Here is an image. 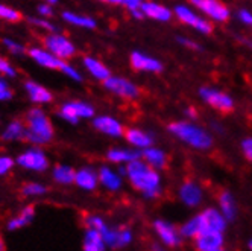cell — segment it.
<instances>
[{
  "label": "cell",
  "instance_id": "484cf974",
  "mask_svg": "<svg viewBox=\"0 0 252 251\" xmlns=\"http://www.w3.org/2000/svg\"><path fill=\"white\" fill-rule=\"evenodd\" d=\"M219 206H220V212L222 215L226 218L228 222L236 219V215H237V207H236V201H234L231 192L223 190L219 196Z\"/></svg>",
  "mask_w": 252,
  "mask_h": 251
},
{
  "label": "cell",
  "instance_id": "f6af8a7d",
  "mask_svg": "<svg viewBox=\"0 0 252 251\" xmlns=\"http://www.w3.org/2000/svg\"><path fill=\"white\" fill-rule=\"evenodd\" d=\"M11 96H12V93L9 90L8 84L3 79H0V101H8Z\"/></svg>",
  "mask_w": 252,
  "mask_h": 251
},
{
  "label": "cell",
  "instance_id": "74e56055",
  "mask_svg": "<svg viewBox=\"0 0 252 251\" xmlns=\"http://www.w3.org/2000/svg\"><path fill=\"white\" fill-rule=\"evenodd\" d=\"M87 225H88L90 228H96V230H99L100 233L108 227V225L105 224V221H103L102 218H99V216H88V218H87Z\"/></svg>",
  "mask_w": 252,
  "mask_h": 251
},
{
  "label": "cell",
  "instance_id": "8d00e7d4",
  "mask_svg": "<svg viewBox=\"0 0 252 251\" xmlns=\"http://www.w3.org/2000/svg\"><path fill=\"white\" fill-rule=\"evenodd\" d=\"M3 44L6 46V49H8L11 53H14V55H23V53H25V47H23L22 44H19L17 41H14V40L5 38V40H3Z\"/></svg>",
  "mask_w": 252,
  "mask_h": 251
},
{
  "label": "cell",
  "instance_id": "ba28073f",
  "mask_svg": "<svg viewBox=\"0 0 252 251\" xmlns=\"http://www.w3.org/2000/svg\"><path fill=\"white\" fill-rule=\"evenodd\" d=\"M103 85L114 95L125 98V99H135L140 95L138 87L131 82L129 79L119 78V76H110L103 81Z\"/></svg>",
  "mask_w": 252,
  "mask_h": 251
},
{
  "label": "cell",
  "instance_id": "e0dca14e",
  "mask_svg": "<svg viewBox=\"0 0 252 251\" xmlns=\"http://www.w3.org/2000/svg\"><path fill=\"white\" fill-rule=\"evenodd\" d=\"M204 192L199 184L194 181H186L181 189H179V200H181L189 207H196L202 203Z\"/></svg>",
  "mask_w": 252,
  "mask_h": 251
},
{
  "label": "cell",
  "instance_id": "cb8c5ba5",
  "mask_svg": "<svg viewBox=\"0 0 252 251\" xmlns=\"http://www.w3.org/2000/svg\"><path fill=\"white\" fill-rule=\"evenodd\" d=\"M106 248V244L103 241L102 233L96 228H90L85 231L84 236V250L87 251H103Z\"/></svg>",
  "mask_w": 252,
  "mask_h": 251
},
{
  "label": "cell",
  "instance_id": "681fc988",
  "mask_svg": "<svg viewBox=\"0 0 252 251\" xmlns=\"http://www.w3.org/2000/svg\"><path fill=\"white\" fill-rule=\"evenodd\" d=\"M46 3H49V5H55V3H58V0H46Z\"/></svg>",
  "mask_w": 252,
  "mask_h": 251
},
{
  "label": "cell",
  "instance_id": "44dd1931",
  "mask_svg": "<svg viewBox=\"0 0 252 251\" xmlns=\"http://www.w3.org/2000/svg\"><path fill=\"white\" fill-rule=\"evenodd\" d=\"M141 157H143V160H145L148 165H151L155 169H164L166 165H167V155L161 149L154 148V146H149V148L143 149Z\"/></svg>",
  "mask_w": 252,
  "mask_h": 251
},
{
  "label": "cell",
  "instance_id": "f907efd6",
  "mask_svg": "<svg viewBox=\"0 0 252 251\" xmlns=\"http://www.w3.org/2000/svg\"><path fill=\"white\" fill-rule=\"evenodd\" d=\"M248 247H249V248H251V250H252V239H251V241H249V244H248Z\"/></svg>",
  "mask_w": 252,
  "mask_h": 251
},
{
  "label": "cell",
  "instance_id": "60d3db41",
  "mask_svg": "<svg viewBox=\"0 0 252 251\" xmlns=\"http://www.w3.org/2000/svg\"><path fill=\"white\" fill-rule=\"evenodd\" d=\"M0 73H3V75H8V76H15V69L11 66V63L3 58V57H0Z\"/></svg>",
  "mask_w": 252,
  "mask_h": 251
},
{
  "label": "cell",
  "instance_id": "30bf717a",
  "mask_svg": "<svg viewBox=\"0 0 252 251\" xmlns=\"http://www.w3.org/2000/svg\"><path fill=\"white\" fill-rule=\"evenodd\" d=\"M44 46L47 50H50L52 53H55L57 57L63 58V60H68L75 55V46L71 44L65 37L58 34H50L44 38Z\"/></svg>",
  "mask_w": 252,
  "mask_h": 251
},
{
  "label": "cell",
  "instance_id": "f35d334b",
  "mask_svg": "<svg viewBox=\"0 0 252 251\" xmlns=\"http://www.w3.org/2000/svg\"><path fill=\"white\" fill-rule=\"evenodd\" d=\"M63 73L65 75V76H68L70 79H73V81H81L82 79V76H81V73L79 72L73 67V66H70V64H67L65 63V66L63 67Z\"/></svg>",
  "mask_w": 252,
  "mask_h": 251
},
{
  "label": "cell",
  "instance_id": "603a6c76",
  "mask_svg": "<svg viewBox=\"0 0 252 251\" xmlns=\"http://www.w3.org/2000/svg\"><path fill=\"white\" fill-rule=\"evenodd\" d=\"M25 88L26 92L31 98L32 102H37V104H47L52 101V93L47 90V88H44L41 84L38 82H33V81H28L25 84Z\"/></svg>",
  "mask_w": 252,
  "mask_h": 251
},
{
  "label": "cell",
  "instance_id": "9a60e30c",
  "mask_svg": "<svg viewBox=\"0 0 252 251\" xmlns=\"http://www.w3.org/2000/svg\"><path fill=\"white\" fill-rule=\"evenodd\" d=\"M103 241L106 244V247L111 248H120V247H126L132 242V231L129 228H110L106 227L102 231Z\"/></svg>",
  "mask_w": 252,
  "mask_h": 251
},
{
  "label": "cell",
  "instance_id": "7402d4cb",
  "mask_svg": "<svg viewBox=\"0 0 252 251\" xmlns=\"http://www.w3.org/2000/svg\"><path fill=\"white\" fill-rule=\"evenodd\" d=\"M99 181V175L90 168H82L76 172L75 183L84 190H94Z\"/></svg>",
  "mask_w": 252,
  "mask_h": 251
},
{
  "label": "cell",
  "instance_id": "d6a6232c",
  "mask_svg": "<svg viewBox=\"0 0 252 251\" xmlns=\"http://www.w3.org/2000/svg\"><path fill=\"white\" fill-rule=\"evenodd\" d=\"M201 230V222H199V216H193L191 219H189L186 224H183V227L179 228V233H181L183 238L187 239H194L197 236V233Z\"/></svg>",
  "mask_w": 252,
  "mask_h": 251
},
{
  "label": "cell",
  "instance_id": "f546056e",
  "mask_svg": "<svg viewBox=\"0 0 252 251\" xmlns=\"http://www.w3.org/2000/svg\"><path fill=\"white\" fill-rule=\"evenodd\" d=\"M53 180L60 184H71L75 183V177H76V171L70 166L65 165H60L53 169Z\"/></svg>",
  "mask_w": 252,
  "mask_h": 251
},
{
  "label": "cell",
  "instance_id": "ee69618b",
  "mask_svg": "<svg viewBox=\"0 0 252 251\" xmlns=\"http://www.w3.org/2000/svg\"><path fill=\"white\" fill-rule=\"evenodd\" d=\"M237 17H239V20H240L243 25H246V26H252V12H251V11L242 9V11H239Z\"/></svg>",
  "mask_w": 252,
  "mask_h": 251
},
{
  "label": "cell",
  "instance_id": "5bb4252c",
  "mask_svg": "<svg viewBox=\"0 0 252 251\" xmlns=\"http://www.w3.org/2000/svg\"><path fill=\"white\" fill-rule=\"evenodd\" d=\"M29 55L35 63L46 67V69L63 70V67L65 66V61L63 58L57 57L55 53H52L50 50L43 49V47H32L29 50Z\"/></svg>",
  "mask_w": 252,
  "mask_h": 251
},
{
  "label": "cell",
  "instance_id": "836d02e7",
  "mask_svg": "<svg viewBox=\"0 0 252 251\" xmlns=\"http://www.w3.org/2000/svg\"><path fill=\"white\" fill-rule=\"evenodd\" d=\"M22 192L25 196H41L47 192V189L41 183H28L26 186H23Z\"/></svg>",
  "mask_w": 252,
  "mask_h": 251
},
{
  "label": "cell",
  "instance_id": "ac0fdd59",
  "mask_svg": "<svg viewBox=\"0 0 252 251\" xmlns=\"http://www.w3.org/2000/svg\"><path fill=\"white\" fill-rule=\"evenodd\" d=\"M93 125H94V128L97 131H100V133H103L106 136H111V137L125 136L123 125L117 119H114L111 116H99V117L94 119Z\"/></svg>",
  "mask_w": 252,
  "mask_h": 251
},
{
  "label": "cell",
  "instance_id": "9c48e42d",
  "mask_svg": "<svg viewBox=\"0 0 252 251\" xmlns=\"http://www.w3.org/2000/svg\"><path fill=\"white\" fill-rule=\"evenodd\" d=\"M196 248L201 251H220L223 250L225 239H223V231H216V230H202L199 235L194 238Z\"/></svg>",
  "mask_w": 252,
  "mask_h": 251
},
{
  "label": "cell",
  "instance_id": "b9f144b4",
  "mask_svg": "<svg viewBox=\"0 0 252 251\" xmlns=\"http://www.w3.org/2000/svg\"><path fill=\"white\" fill-rule=\"evenodd\" d=\"M29 23H32L33 26H38V28H43L46 31H55V26L52 23H49L47 20L44 19H40V17H31L29 19Z\"/></svg>",
  "mask_w": 252,
  "mask_h": 251
},
{
  "label": "cell",
  "instance_id": "4fadbf2b",
  "mask_svg": "<svg viewBox=\"0 0 252 251\" xmlns=\"http://www.w3.org/2000/svg\"><path fill=\"white\" fill-rule=\"evenodd\" d=\"M154 230L157 233V236L161 239L164 245L167 247H179L183 242V236L172 224L163 221V219H157L154 222Z\"/></svg>",
  "mask_w": 252,
  "mask_h": 251
},
{
  "label": "cell",
  "instance_id": "c3c4849f",
  "mask_svg": "<svg viewBox=\"0 0 252 251\" xmlns=\"http://www.w3.org/2000/svg\"><path fill=\"white\" fill-rule=\"evenodd\" d=\"M187 116L191 117V119H197V113L194 111V108H189L187 110Z\"/></svg>",
  "mask_w": 252,
  "mask_h": 251
},
{
  "label": "cell",
  "instance_id": "7bdbcfd3",
  "mask_svg": "<svg viewBox=\"0 0 252 251\" xmlns=\"http://www.w3.org/2000/svg\"><path fill=\"white\" fill-rule=\"evenodd\" d=\"M242 152L249 161H252V137H248L242 142Z\"/></svg>",
  "mask_w": 252,
  "mask_h": 251
},
{
  "label": "cell",
  "instance_id": "2e32d148",
  "mask_svg": "<svg viewBox=\"0 0 252 251\" xmlns=\"http://www.w3.org/2000/svg\"><path fill=\"white\" fill-rule=\"evenodd\" d=\"M131 66L132 69L138 72H149V73H159V72H163L164 69L159 60L145 55V53H141V52L131 53Z\"/></svg>",
  "mask_w": 252,
  "mask_h": 251
},
{
  "label": "cell",
  "instance_id": "8fae6325",
  "mask_svg": "<svg viewBox=\"0 0 252 251\" xmlns=\"http://www.w3.org/2000/svg\"><path fill=\"white\" fill-rule=\"evenodd\" d=\"M17 163H19L22 168L29 169V171H46L49 166V160L46 157V154L41 149H28L23 154L19 155L17 158Z\"/></svg>",
  "mask_w": 252,
  "mask_h": 251
},
{
  "label": "cell",
  "instance_id": "f1b7e54d",
  "mask_svg": "<svg viewBox=\"0 0 252 251\" xmlns=\"http://www.w3.org/2000/svg\"><path fill=\"white\" fill-rule=\"evenodd\" d=\"M63 19L73 25V26H78V28H85V29H93L96 28V22L92 19V17H85V15H79V14H75V12H64L63 14Z\"/></svg>",
  "mask_w": 252,
  "mask_h": 251
},
{
  "label": "cell",
  "instance_id": "1f68e13d",
  "mask_svg": "<svg viewBox=\"0 0 252 251\" xmlns=\"http://www.w3.org/2000/svg\"><path fill=\"white\" fill-rule=\"evenodd\" d=\"M25 131H26L25 125L20 120H14V122H11L6 127V130L3 131L2 137H3V140H8V142L19 140V139L25 137Z\"/></svg>",
  "mask_w": 252,
  "mask_h": 251
},
{
  "label": "cell",
  "instance_id": "277c9868",
  "mask_svg": "<svg viewBox=\"0 0 252 251\" xmlns=\"http://www.w3.org/2000/svg\"><path fill=\"white\" fill-rule=\"evenodd\" d=\"M173 14L176 15V19L179 22H183L184 25L193 28L197 32L205 34V35H208V34L213 32V25L207 19H204V17H199L194 11H191L190 8H187L184 5L176 6L173 9Z\"/></svg>",
  "mask_w": 252,
  "mask_h": 251
},
{
  "label": "cell",
  "instance_id": "4dcf8cb0",
  "mask_svg": "<svg viewBox=\"0 0 252 251\" xmlns=\"http://www.w3.org/2000/svg\"><path fill=\"white\" fill-rule=\"evenodd\" d=\"M108 160L113 161V163H129V161L141 157L140 152L129 151V149H111L106 154Z\"/></svg>",
  "mask_w": 252,
  "mask_h": 251
},
{
  "label": "cell",
  "instance_id": "83f0119b",
  "mask_svg": "<svg viewBox=\"0 0 252 251\" xmlns=\"http://www.w3.org/2000/svg\"><path fill=\"white\" fill-rule=\"evenodd\" d=\"M35 216V210L32 206H28L25 207L19 215H17L15 218H12L9 222H8V230H19L25 225H28Z\"/></svg>",
  "mask_w": 252,
  "mask_h": 251
},
{
  "label": "cell",
  "instance_id": "7c38bea8",
  "mask_svg": "<svg viewBox=\"0 0 252 251\" xmlns=\"http://www.w3.org/2000/svg\"><path fill=\"white\" fill-rule=\"evenodd\" d=\"M199 222H201V230H216V231H225L228 221L226 218L222 215L220 210L218 209H205L204 212H201L199 215ZM199 235V233H197Z\"/></svg>",
  "mask_w": 252,
  "mask_h": 251
},
{
  "label": "cell",
  "instance_id": "7dc6e473",
  "mask_svg": "<svg viewBox=\"0 0 252 251\" xmlns=\"http://www.w3.org/2000/svg\"><path fill=\"white\" fill-rule=\"evenodd\" d=\"M38 12L41 14V15H52V5H49V3H43V5H38Z\"/></svg>",
  "mask_w": 252,
  "mask_h": 251
},
{
  "label": "cell",
  "instance_id": "d6986e66",
  "mask_svg": "<svg viewBox=\"0 0 252 251\" xmlns=\"http://www.w3.org/2000/svg\"><path fill=\"white\" fill-rule=\"evenodd\" d=\"M141 12L145 17H149L152 20H157V22H170L172 20V15L173 12L159 5V3H155V2H141Z\"/></svg>",
  "mask_w": 252,
  "mask_h": 251
},
{
  "label": "cell",
  "instance_id": "4316f807",
  "mask_svg": "<svg viewBox=\"0 0 252 251\" xmlns=\"http://www.w3.org/2000/svg\"><path fill=\"white\" fill-rule=\"evenodd\" d=\"M99 183L108 190H119L122 187V178L119 174L111 171L110 168H102L99 172Z\"/></svg>",
  "mask_w": 252,
  "mask_h": 251
},
{
  "label": "cell",
  "instance_id": "5b68a950",
  "mask_svg": "<svg viewBox=\"0 0 252 251\" xmlns=\"http://www.w3.org/2000/svg\"><path fill=\"white\" fill-rule=\"evenodd\" d=\"M61 119L68 123H78L79 119H90L94 116V108L85 102H67L58 113Z\"/></svg>",
  "mask_w": 252,
  "mask_h": 251
},
{
  "label": "cell",
  "instance_id": "3957f363",
  "mask_svg": "<svg viewBox=\"0 0 252 251\" xmlns=\"http://www.w3.org/2000/svg\"><path fill=\"white\" fill-rule=\"evenodd\" d=\"M25 137L33 145H44V143H49L52 140L53 127L41 110L33 108L28 113V127L25 131Z\"/></svg>",
  "mask_w": 252,
  "mask_h": 251
},
{
  "label": "cell",
  "instance_id": "6da1fadb",
  "mask_svg": "<svg viewBox=\"0 0 252 251\" xmlns=\"http://www.w3.org/2000/svg\"><path fill=\"white\" fill-rule=\"evenodd\" d=\"M126 177L129 178L131 184L141 192L145 196L154 198L161 192V177L155 168L148 165L145 160L135 158L129 163H126Z\"/></svg>",
  "mask_w": 252,
  "mask_h": 251
},
{
  "label": "cell",
  "instance_id": "7a4b0ae2",
  "mask_svg": "<svg viewBox=\"0 0 252 251\" xmlns=\"http://www.w3.org/2000/svg\"><path fill=\"white\" fill-rule=\"evenodd\" d=\"M167 130L170 131V134H173L179 140H183L194 149H208L213 145V137L208 131L196 127L194 123H190L187 120L172 122Z\"/></svg>",
  "mask_w": 252,
  "mask_h": 251
},
{
  "label": "cell",
  "instance_id": "d590c367",
  "mask_svg": "<svg viewBox=\"0 0 252 251\" xmlns=\"http://www.w3.org/2000/svg\"><path fill=\"white\" fill-rule=\"evenodd\" d=\"M102 2H106V3H114V5H123L129 9V12L135 11V9H140L141 6V0H102Z\"/></svg>",
  "mask_w": 252,
  "mask_h": 251
},
{
  "label": "cell",
  "instance_id": "bcb514c9",
  "mask_svg": "<svg viewBox=\"0 0 252 251\" xmlns=\"http://www.w3.org/2000/svg\"><path fill=\"white\" fill-rule=\"evenodd\" d=\"M178 41L181 43L183 46H186V47H190V49H194V50H197V49H199V44H197V43H194V41H191V40H189V38L179 37V38H178Z\"/></svg>",
  "mask_w": 252,
  "mask_h": 251
},
{
  "label": "cell",
  "instance_id": "d4e9b609",
  "mask_svg": "<svg viewBox=\"0 0 252 251\" xmlns=\"http://www.w3.org/2000/svg\"><path fill=\"white\" fill-rule=\"evenodd\" d=\"M84 66H85V69H87L96 79L105 81L106 78H110V76H111L110 69H108L105 64H102L99 60L93 58V57H85V58H84Z\"/></svg>",
  "mask_w": 252,
  "mask_h": 251
},
{
  "label": "cell",
  "instance_id": "8992f818",
  "mask_svg": "<svg viewBox=\"0 0 252 251\" xmlns=\"http://www.w3.org/2000/svg\"><path fill=\"white\" fill-rule=\"evenodd\" d=\"M191 5L199 9L204 15L214 22H226L229 19V9L220 0H190Z\"/></svg>",
  "mask_w": 252,
  "mask_h": 251
},
{
  "label": "cell",
  "instance_id": "52a82bcc",
  "mask_svg": "<svg viewBox=\"0 0 252 251\" xmlns=\"http://www.w3.org/2000/svg\"><path fill=\"white\" fill-rule=\"evenodd\" d=\"M199 95L205 104H208L210 107H213V108L219 110L222 113H228L234 108L232 98L220 90H216V88H210V87H202L199 90Z\"/></svg>",
  "mask_w": 252,
  "mask_h": 251
},
{
  "label": "cell",
  "instance_id": "ab89813d",
  "mask_svg": "<svg viewBox=\"0 0 252 251\" xmlns=\"http://www.w3.org/2000/svg\"><path fill=\"white\" fill-rule=\"evenodd\" d=\"M14 166V160L6 155H0V175H5Z\"/></svg>",
  "mask_w": 252,
  "mask_h": 251
},
{
  "label": "cell",
  "instance_id": "ffe728a7",
  "mask_svg": "<svg viewBox=\"0 0 252 251\" xmlns=\"http://www.w3.org/2000/svg\"><path fill=\"white\" fill-rule=\"evenodd\" d=\"M125 137L128 140V143H131L132 146L140 148V149L149 148L154 143V137L151 134L141 131V130H137V128H131L128 131H125Z\"/></svg>",
  "mask_w": 252,
  "mask_h": 251
},
{
  "label": "cell",
  "instance_id": "e575fe53",
  "mask_svg": "<svg viewBox=\"0 0 252 251\" xmlns=\"http://www.w3.org/2000/svg\"><path fill=\"white\" fill-rule=\"evenodd\" d=\"M0 19H3L6 22H19L22 19V15L19 11H15L3 3H0Z\"/></svg>",
  "mask_w": 252,
  "mask_h": 251
}]
</instances>
